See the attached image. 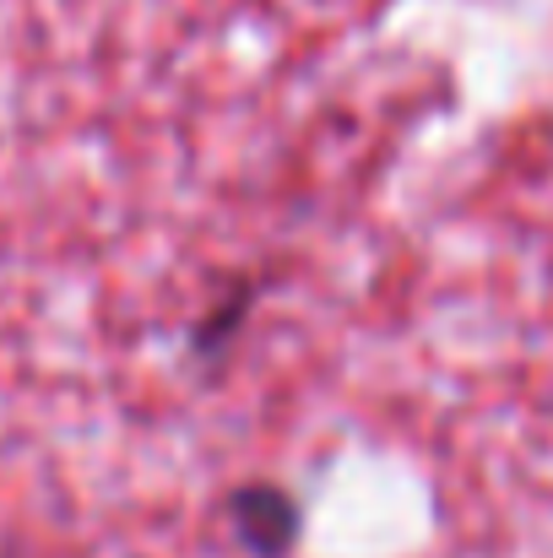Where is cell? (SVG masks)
I'll return each instance as SVG.
<instances>
[{
    "label": "cell",
    "instance_id": "6da1fadb",
    "mask_svg": "<svg viewBox=\"0 0 553 558\" xmlns=\"http://www.w3.org/2000/svg\"><path fill=\"white\" fill-rule=\"evenodd\" d=\"M233 521H239L244 543L261 548V554H277V548L293 537V505H288L282 494H244V499L233 505Z\"/></svg>",
    "mask_w": 553,
    "mask_h": 558
}]
</instances>
